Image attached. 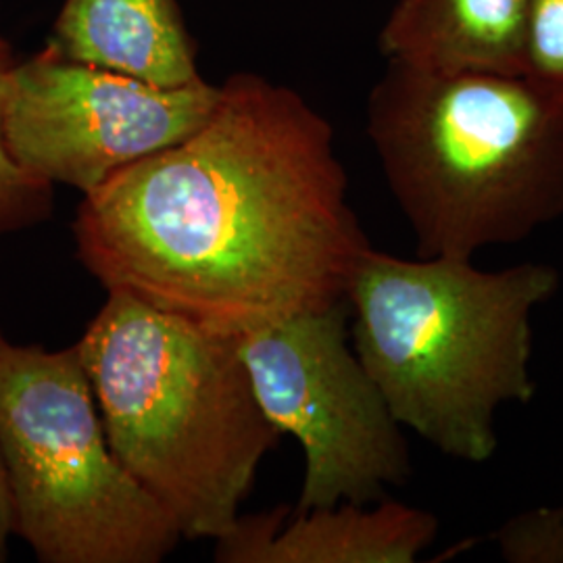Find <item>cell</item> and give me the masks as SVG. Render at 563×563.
<instances>
[{"label":"cell","instance_id":"5b68a950","mask_svg":"<svg viewBox=\"0 0 563 563\" xmlns=\"http://www.w3.org/2000/svg\"><path fill=\"white\" fill-rule=\"evenodd\" d=\"M0 462L15 537L42 563H159L181 534L115 457L78 346L0 330Z\"/></svg>","mask_w":563,"mask_h":563},{"label":"cell","instance_id":"7a4b0ae2","mask_svg":"<svg viewBox=\"0 0 563 563\" xmlns=\"http://www.w3.org/2000/svg\"><path fill=\"white\" fill-rule=\"evenodd\" d=\"M558 288L547 263L481 269L369 246L346 290L353 349L402 428L446 457L486 463L497 411L537 395L532 318Z\"/></svg>","mask_w":563,"mask_h":563},{"label":"cell","instance_id":"30bf717a","mask_svg":"<svg viewBox=\"0 0 563 563\" xmlns=\"http://www.w3.org/2000/svg\"><path fill=\"white\" fill-rule=\"evenodd\" d=\"M48 44L67 59L163 88L202 78L178 0H65Z\"/></svg>","mask_w":563,"mask_h":563},{"label":"cell","instance_id":"8992f818","mask_svg":"<svg viewBox=\"0 0 563 563\" xmlns=\"http://www.w3.org/2000/svg\"><path fill=\"white\" fill-rule=\"evenodd\" d=\"M349 301L239 339L263 413L305 453L295 509L378 504L411 476L402 426L349 346Z\"/></svg>","mask_w":563,"mask_h":563},{"label":"cell","instance_id":"4fadbf2b","mask_svg":"<svg viewBox=\"0 0 563 563\" xmlns=\"http://www.w3.org/2000/svg\"><path fill=\"white\" fill-rule=\"evenodd\" d=\"M526 76L563 95V0H530Z\"/></svg>","mask_w":563,"mask_h":563},{"label":"cell","instance_id":"ba28073f","mask_svg":"<svg viewBox=\"0 0 563 563\" xmlns=\"http://www.w3.org/2000/svg\"><path fill=\"white\" fill-rule=\"evenodd\" d=\"M439 537V518L413 505H280L239 516L216 541L218 563H413Z\"/></svg>","mask_w":563,"mask_h":563},{"label":"cell","instance_id":"52a82bcc","mask_svg":"<svg viewBox=\"0 0 563 563\" xmlns=\"http://www.w3.org/2000/svg\"><path fill=\"white\" fill-rule=\"evenodd\" d=\"M220 84L163 88L46 46L15 63L2 134L23 172L92 195L125 167L178 144L211 118Z\"/></svg>","mask_w":563,"mask_h":563},{"label":"cell","instance_id":"6da1fadb","mask_svg":"<svg viewBox=\"0 0 563 563\" xmlns=\"http://www.w3.org/2000/svg\"><path fill=\"white\" fill-rule=\"evenodd\" d=\"M71 230L107 292L232 339L344 301L372 246L332 123L253 71L188 139L86 195Z\"/></svg>","mask_w":563,"mask_h":563},{"label":"cell","instance_id":"277c9868","mask_svg":"<svg viewBox=\"0 0 563 563\" xmlns=\"http://www.w3.org/2000/svg\"><path fill=\"white\" fill-rule=\"evenodd\" d=\"M109 444L181 539L218 541L280 443L239 339L109 292L78 341Z\"/></svg>","mask_w":563,"mask_h":563},{"label":"cell","instance_id":"8fae6325","mask_svg":"<svg viewBox=\"0 0 563 563\" xmlns=\"http://www.w3.org/2000/svg\"><path fill=\"white\" fill-rule=\"evenodd\" d=\"M15 63L11 44L0 38V236L44 222L53 209V186L23 172L4 144L2 107Z\"/></svg>","mask_w":563,"mask_h":563},{"label":"cell","instance_id":"9c48e42d","mask_svg":"<svg viewBox=\"0 0 563 563\" xmlns=\"http://www.w3.org/2000/svg\"><path fill=\"white\" fill-rule=\"evenodd\" d=\"M530 0H397L378 46L444 74L526 76Z\"/></svg>","mask_w":563,"mask_h":563},{"label":"cell","instance_id":"5bb4252c","mask_svg":"<svg viewBox=\"0 0 563 563\" xmlns=\"http://www.w3.org/2000/svg\"><path fill=\"white\" fill-rule=\"evenodd\" d=\"M15 537V526H13V507H11V497H9V486L4 478V467L0 462V563L9 560V543Z\"/></svg>","mask_w":563,"mask_h":563},{"label":"cell","instance_id":"7c38bea8","mask_svg":"<svg viewBox=\"0 0 563 563\" xmlns=\"http://www.w3.org/2000/svg\"><path fill=\"white\" fill-rule=\"evenodd\" d=\"M507 563H563V505H541L505 520L493 534Z\"/></svg>","mask_w":563,"mask_h":563},{"label":"cell","instance_id":"3957f363","mask_svg":"<svg viewBox=\"0 0 563 563\" xmlns=\"http://www.w3.org/2000/svg\"><path fill=\"white\" fill-rule=\"evenodd\" d=\"M367 136L420 257L518 244L563 218V95L528 76L388 60Z\"/></svg>","mask_w":563,"mask_h":563}]
</instances>
